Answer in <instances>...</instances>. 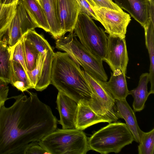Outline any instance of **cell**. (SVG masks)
Here are the masks:
<instances>
[{
	"instance_id": "1",
	"label": "cell",
	"mask_w": 154,
	"mask_h": 154,
	"mask_svg": "<svg viewBox=\"0 0 154 154\" xmlns=\"http://www.w3.org/2000/svg\"><path fill=\"white\" fill-rule=\"evenodd\" d=\"M11 97V106L0 112V154H23L31 143L38 142L55 130L57 120L49 106L37 94L27 91Z\"/></svg>"
},
{
	"instance_id": "2",
	"label": "cell",
	"mask_w": 154,
	"mask_h": 154,
	"mask_svg": "<svg viewBox=\"0 0 154 154\" xmlns=\"http://www.w3.org/2000/svg\"><path fill=\"white\" fill-rule=\"evenodd\" d=\"M51 84L59 92L77 103L86 102L91 105L92 93L84 71L67 53H54L52 61Z\"/></svg>"
},
{
	"instance_id": "3",
	"label": "cell",
	"mask_w": 154,
	"mask_h": 154,
	"mask_svg": "<svg viewBox=\"0 0 154 154\" xmlns=\"http://www.w3.org/2000/svg\"><path fill=\"white\" fill-rule=\"evenodd\" d=\"M38 143L50 154H86L90 150L85 134L75 128L56 129Z\"/></svg>"
},
{
	"instance_id": "4",
	"label": "cell",
	"mask_w": 154,
	"mask_h": 154,
	"mask_svg": "<svg viewBox=\"0 0 154 154\" xmlns=\"http://www.w3.org/2000/svg\"><path fill=\"white\" fill-rule=\"evenodd\" d=\"M134 140L133 135L124 123H109L95 132L88 138L89 150L102 154L117 153Z\"/></svg>"
},
{
	"instance_id": "5",
	"label": "cell",
	"mask_w": 154,
	"mask_h": 154,
	"mask_svg": "<svg viewBox=\"0 0 154 154\" xmlns=\"http://www.w3.org/2000/svg\"><path fill=\"white\" fill-rule=\"evenodd\" d=\"M55 47L68 54L84 71L102 81H107L108 76L103 65V60L84 47L74 33L70 32L66 36L57 40Z\"/></svg>"
},
{
	"instance_id": "6",
	"label": "cell",
	"mask_w": 154,
	"mask_h": 154,
	"mask_svg": "<svg viewBox=\"0 0 154 154\" xmlns=\"http://www.w3.org/2000/svg\"><path fill=\"white\" fill-rule=\"evenodd\" d=\"M74 31L81 44L97 57L104 61L106 55L108 36L92 18L80 11Z\"/></svg>"
},
{
	"instance_id": "7",
	"label": "cell",
	"mask_w": 154,
	"mask_h": 154,
	"mask_svg": "<svg viewBox=\"0 0 154 154\" xmlns=\"http://www.w3.org/2000/svg\"><path fill=\"white\" fill-rule=\"evenodd\" d=\"M92 93L91 107L109 123L116 122L119 118L114 110L115 99L106 87L103 81L84 71Z\"/></svg>"
},
{
	"instance_id": "8",
	"label": "cell",
	"mask_w": 154,
	"mask_h": 154,
	"mask_svg": "<svg viewBox=\"0 0 154 154\" xmlns=\"http://www.w3.org/2000/svg\"><path fill=\"white\" fill-rule=\"evenodd\" d=\"M91 7L106 33L109 36L125 38L127 27L131 20L128 14L107 8Z\"/></svg>"
},
{
	"instance_id": "9",
	"label": "cell",
	"mask_w": 154,
	"mask_h": 154,
	"mask_svg": "<svg viewBox=\"0 0 154 154\" xmlns=\"http://www.w3.org/2000/svg\"><path fill=\"white\" fill-rule=\"evenodd\" d=\"M37 26L23 4L17 2L15 13L7 32L3 38L10 47L14 46L28 31Z\"/></svg>"
},
{
	"instance_id": "10",
	"label": "cell",
	"mask_w": 154,
	"mask_h": 154,
	"mask_svg": "<svg viewBox=\"0 0 154 154\" xmlns=\"http://www.w3.org/2000/svg\"><path fill=\"white\" fill-rule=\"evenodd\" d=\"M54 54L53 49L43 53L39 54L35 69L27 72L34 89L37 91H42L51 84L52 63Z\"/></svg>"
},
{
	"instance_id": "11",
	"label": "cell",
	"mask_w": 154,
	"mask_h": 154,
	"mask_svg": "<svg viewBox=\"0 0 154 154\" xmlns=\"http://www.w3.org/2000/svg\"><path fill=\"white\" fill-rule=\"evenodd\" d=\"M128 57L125 38L109 35L104 61L112 71L120 70L126 74Z\"/></svg>"
},
{
	"instance_id": "12",
	"label": "cell",
	"mask_w": 154,
	"mask_h": 154,
	"mask_svg": "<svg viewBox=\"0 0 154 154\" xmlns=\"http://www.w3.org/2000/svg\"><path fill=\"white\" fill-rule=\"evenodd\" d=\"M62 35L73 32L80 7L76 0H57Z\"/></svg>"
},
{
	"instance_id": "13",
	"label": "cell",
	"mask_w": 154,
	"mask_h": 154,
	"mask_svg": "<svg viewBox=\"0 0 154 154\" xmlns=\"http://www.w3.org/2000/svg\"><path fill=\"white\" fill-rule=\"evenodd\" d=\"M56 103L60 116L59 123L63 129L75 128L78 103L66 95L58 91Z\"/></svg>"
},
{
	"instance_id": "14",
	"label": "cell",
	"mask_w": 154,
	"mask_h": 154,
	"mask_svg": "<svg viewBox=\"0 0 154 154\" xmlns=\"http://www.w3.org/2000/svg\"><path fill=\"white\" fill-rule=\"evenodd\" d=\"M114 1L119 8L128 11L143 27L146 24L149 18L148 0Z\"/></svg>"
},
{
	"instance_id": "15",
	"label": "cell",
	"mask_w": 154,
	"mask_h": 154,
	"mask_svg": "<svg viewBox=\"0 0 154 154\" xmlns=\"http://www.w3.org/2000/svg\"><path fill=\"white\" fill-rule=\"evenodd\" d=\"M114 110L119 118L123 119L131 132L134 140L139 143L143 131L139 127L134 111L126 99L115 100Z\"/></svg>"
},
{
	"instance_id": "16",
	"label": "cell",
	"mask_w": 154,
	"mask_h": 154,
	"mask_svg": "<svg viewBox=\"0 0 154 154\" xmlns=\"http://www.w3.org/2000/svg\"><path fill=\"white\" fill-rule=\"evenodd\" d=\"M102 122L107 121L97 113L88 103L80 101L78 103L75 128L83 130L94 124Z\"/></svg>"
},
{
	"instance_id": "17",
	"label": "cell",
	"mask_w": 154,
	"mask_h": 154,
	"mask_svg": "<svg viewBox=\"0 0 154 154\" xmlns=\"http://www.w3.org/2000/svg\"><path fill=\"white\" fill-rule=\"evenodd\" d=\"M103 82L115 100L126 99L129 95L126 74L119 69H117L111 72L109 81H103Z\"/></svg>"
},
{
	"instance_id": "18",
	"label": "cell",
	"mask_w": 154,
	"mask_h": 154,
	"mask_svg": "<svg viewBox=\"0 0 154 154\" xmlns=\"http://www.w3.org/2000/svg\"><path fill=\"white\" fill-rule=\"evenodd\" d=\"M42 7L50 27V33L57 40L63 37L62 34L58 16L57 0H42Z\"/></svg>"
},
{
	"instance_id": "19",
	"label": "cell",
	"mask_w": 154,
	"mask_h": 154,
	"mask_svg": "<svg viewBox=\"0 0 154 154\" xmlns=\"http://www.w3.org/2000/svg\"><path fill=\"white\" fill-rule=\"evenodd\" d=\"M145 31V45L149 54L150 66L149 82L150 84L149 95L154 93V22L149 18L143 27Z\"/></svg>"
},
{
	"instance_id": "20",
	"label": "cell",
	"mask_w": 154,
	"mask_h": 154,
	"mask_svg": "<svg viewBox=\"0 0 154 154\" xmlns=\"http://www.w3.org/2000/svg\"><path fill=\"white\" fill-rule=\"evenodd\" d=\"M149 82V73H143L140 76L137 87L129 91V94L131 95L134 98L132 106L135 112H140L144 107L145 102L149 95L147 90Z\"/></svg>"
},
{
	"instance_id": "21",
	"label": "cell",
	"mask_w": 154,
	"mask_h": 154,
	"mask_svg": "<svg viewBox=\"0 0 154 154\" xmlns=\"http://www.w3.org/2000/svg\"><path fill=\"white\" fill-rule=\"evenodd\" d=\"M11 47L3 40H0V79L10 83L11 75Z\"/></svg>"
},
{
	"instance_id": "22",
	"label": "cell",
	"mask_w": 154,
	"mask_h": 154,
	"mask_svg": "<svg viewBox=\"0 0 154 154\" xmlns=\"http://www.w3.org/2000/svg\"><path fill=\"white\" fill-rule=\"evenodd\" d=\"M37 27L43 29L45 32L50 31L46 15L43 8L36 0H21Z\"/></svg>"
},
{
	"instance_id": "23",
	"label": "cell",
	"mask_w": 154,
	"mask_h": 154,
	"mask_svg": "<svg viewBox=\"0 0 154 154\" xmlns=\"http://www.w3.org/2000/svg\"><path fill=\"white\" fill-rule=\"evenodd\" d=\"M17 3L10 5L0 4V40L5 35L14 17Z\"/></svg>"
},
{
	"instance_id": "24",
	"label": "cell",
	"mask_w": 154,
	"mask_h": 154,
	"mask_svg": "<svg viewBox=\"0 0 154 154\" xmlns=\"http://www.w3.org/2000/svg\"><path fill=\"white\" fill-rule=\"evenodd\" d=\"M23 36L39 53L52 49L43 35L37 33L35 29L28 31Z\"/></svg>"
},
{
	"instance_id": "25",
	"label": "cell",
	"mask_w": 154,
	"mask_h": 154,
	"mask_svg": "<svg viewBox=\"0 0 154 154\" xmlns=\"http://www.w3.org/2000/svg\"><path fill=\"white\" fill-rule=\"evenodd\" d=\"M23 51L28 71H31L36 66L39 53L24 38H21Z\"/></svg>"
},
{
	"instance_id": "26",
	"label": "cell",
	"mask_w": 154,
	"mask_h": 154,
	"mask_svg": "<svg viewBox=\"0 0 154 154\" xmlns=\"http://www.w3.org/2000/svg\"><path fill=\"white\" fill-rule=\"evenodd\" d=\"M139 154H153L154 153V128L150 131H142L138 146Z\"/></svg>"
},
{
	"instance_id": "27",
	"label": "cell",
	"mask_w": 154,
	"mask_h": 154,
	"mask_svg": "<svg viewBox=\"0 0 154 154\" xmlns=\"http://www.w3.org/2000/svg\"><path fill=\"white\" fill-rule=\"evenodd\" d=\"M16 81L23 82L28 85L30 89L34 88L26 72L21 65L19 63L12 60L10 83L11 84Z\"/></svg>"
},
{
	"instance_id": "28",
	"label": "cell",
	"mask_w": 154,
	"mask_h": 154,
	"mask_svg": "<svg viewBox=\"0 0 154 154\" xmlns=\"http://www.w3.org/2000/svg\"><path fill=\"white\" fill-rule=\"evenodd\" d=\"M11 47V50L12 60L20 64L27 74L28 71L24 58L21 38L15 45Z\"/></svg>"
},
{
	"instance_id": "29",
	"label": "cell",
	"mask_w": 154,
	"mask_h": 154,
	"mask_svg": "<svg viewBox=\"0 0 154 154\" xmlns=\"http://www.w3.org/2000/svg\"><path fill=\"white\" fill-rule=\"evenodd\" d=\"M91 6H96L99 8L105 7L119 11L123 10L119 8L112 0H86Z\"/></svg>"
},
{
	"instance_id": "30",
	"label": "cell",
	"mask_w": 154,
	"mask_h": 154,
	"mask_svg": "<svg viewBox=\"0 0 154 154\" xmlns=\"http://www.w3.org/2000/svg\"><path fill=\"white\" fill-rule=\"evenodd\" d=\"M50 154L37 142L30 143L25 149L23 153V154Z\"/></svg>"
},
{
	"instance_id": "31",
	"label": "cell",
	"mask_w": 154,
	"mask_h": 154,
	"mask_svg": "<svg viewBox=\"0 0 154 154\" xmlns=\"http://www.w3.org/2000/svg\"><path fill=\"white\" fill-rule=\"evenodd\" d=\"M8 84L0 79V112L2 106L5 102L11 99L8 97L9 88Z\"/></svg>"
},
{
	"instance_id": "32",
	"label": "cell",
	"mask_w": 154,
	"mask_h": 154,
	"mask_svg": "<svg viewBox=\"0 0 154 154\" xmlns=\"http://www.w3.org/2000/svg\"><path fill=\"white\" fill-rule=\"evenodd\" d=\"M80 7V11L84 12L92 19L98 21L95 13L86 0H76Z\"/></svg>"
},
{
	"instance_id": "33",
	"label": "cell",
	"mask_w": 154,
	"mask_h": 154,
	"mask_svg": "<svg viewBox=\"0 0 154 154\" xmlns=\"http://www.w3.org/2000/svg\"><path fill=\"white\" fill-rule=\"evenodd\" d=\"M19 0H0V4L5 5L14 4L17 2Z\"/></svg>"
},
{
	"instance_id": "34",
	"label": "cell",
	"mask_w": 154,
	"mask_h": 154,
	"mask_svg": "<svg viewBox=\"0 0 154 154\" xmlns=\"http://www.w3.org/2000/svg\"></svg>"
}]
</instances>
